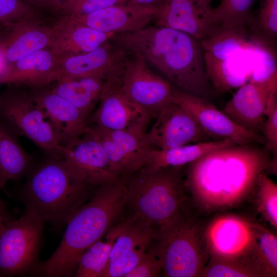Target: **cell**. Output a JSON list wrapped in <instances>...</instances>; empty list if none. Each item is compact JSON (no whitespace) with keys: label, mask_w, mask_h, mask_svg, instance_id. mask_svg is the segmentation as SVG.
<instances>
[{"label":"cell","mask_w":277,"mask_h":277,"mask_svg":"<svg viewBox=\"0 0 277 277\" xmlns=\"http://www.w3.org/2000/svg\"><path fill=\"white\" fill-rule=\"evenodd\" d=\"M272 156L256 145H235L211 151L186 165L184 180L201 214L236 208L254 194L260 175L273 172Z\"/></svg>","instance_id":"cell-1"},{"label":"cell","mask_w":277,"mask_h":277,"mask_svg":"<svg viewBox=\"0 0 277 277\" xmlns=\"http://www.w3.org/2000/svg\"><path fill=\"white\" fill-rule=\"evenodd\" d=\"M111 40L129 53L138 54L179 89L209 101L212 88L207 78L200 41L184 32L145 27L115 33Z\"/></svg>","instance_id":"cell-2"},{"label":"cell","mask_w":277,"mask_h":277,"mask_svg":"<svg viewBox=\"0 0 277 277\" xmlns=\"http://www.w3.org/2000/svg\"><path fill=\"white\" fill-rule=\"evenodd\" d=\"M126 205L124 183L103 185L71 217L58 247L34 275L73 276L82 254L102 238L121 217Z\"/></svg>","instance_id":"cell-3"},{"label":"cell","mask_w":277,"mask_h":277,"mask_svg":"<svg viewBox=\"0 0 277 277\" xmlns=\"http://www.w3.org/2000/svg\"><path fill=\"white\" fill-rule=\"evenodd\" d=\"M50 155L30 173L21 198L25 210L60 227L91 197L97 187L77 179L61 157Z\"/></svg>","instance_id":"cell-4"},{"label":"cell","mask_w":277,"mask_h":277,"mask_svg":"<svg viewBox=\"0 0 277 277\" xmlns=\"http://www.w3.org/2000/svg\"><path fill=\"white\" fill-rule=\"evenodd\" d=\"M184 167H142L124 180L130 217L159 228L195 209L184 180Z\"/></svg>","instance_id":"cell-5"},{"label":"cell","mask_w":277,"mask_h":277,"mask_svg":"<svg viewBox=\"0 0 277 277\" xmlns=\"http://www.w3.org/2000/svg\"><path fill=\"white\" fill-rule=\"evenodd\" d=\"M206 222L194 209L159 227L149 248L161 260L163 276L201 277L209 259Z\"/></svg>","instance_id":"cell-6"},{"label":"cell","mask_w":277,"mask_h":277,"mask_svg":"<svg viewBox=\"0 0 277 277\" xmlns=\"http://www.w3.org/2000/svg\"><path fill=\"white\" fill-rule=\"evenodd\" d=\"M44 223L25 210L18 220L6 224L0 232V276L34 275L41 264Z\"/></svg>","instance_id":"cell-7"},{"label":"cell","mask_w":277,"mask_h":277,"mask_svg":"<svg viewBox=\"0 0 277 277\" xmlns=\"http://www.w3.org/2000/svg\"><path fill=\"white\" fill-rule=\"evenodd\" d=\"M0 117L16 132L53 155L61 145L44 109L33 95L9 89L0 95Z\"/></svg>","instance_id":"cell-8"},{"label":"cell","mask_w":277,"mask_h":277,"mask_svg":"<svg viewBox=\"0 0 277 277\" xmlns=\"http://www.w3.org/2000/svg\"><path fill=\"white\" fill-rule=\"evenodd\" d=\"M99 104L86 126L134 133L147 132L152 116L123 91L121 80L105 82Z\"/></svg>","instance_id":"cell-9"},{"label":"cell","mask_w":277,"mask_h":277,"mask_svg":"<svg viewBox=\"0 0 277 277\" xmlns=\"http://www.w3.org/2000/svg\"><path fill=\"white\" fill-rule=\"evenodd\" d=\"M257 224L229 213L207 221L204 236L209 256L243 262L255 243Z\"/></svg>","instance_id":"cell-10"},{"label":"cell","mask_w":277,"mask_h":277,"mask_svg":"<svg viewBox=\"0 0 277 277\" xmlns=\"http://www.w3.org/2000/svg\"><path fill=\"white\" fill-rule=\"evenodd\" d=\"M58 156L77 179L88 185L124 183L112 169L100 143L86 132L62 145Z\"/></svg>","instance_id":"cell-11"},{"label":"cell","mask_w":277,"mask_h":277,"mask_svg":"<svg viewBox=\"0 0 277 277\" xmlns=\"http://www.w3.org/2000/svg\"><path fill=\"white\" fill-rule=\"evenodd\" d=\"M129 53L110 39L92 51L58 57L56 81L86 77L105 81L122 79Z\"/></svg>","instance_id":"cell-12"},{"label":"cell","mask_w":277,"mask_h":277,"mask_svg":"<svg viewBox=\"0 0 277 277\" xmlns=\"http://www.w3.org/2000/svg\"><path fill=\"white\" fill-rule=\"evenodd\" d=\"M129 54L121 79L122 89L156 118L163 107L173 102L172 84L153 72L140 55Z\"/></svg>","instance_id":"cell-13"},{"label":"cell","mask_w":277,"mask_h":277,"mask_svg":"<svg viewBox=\"0 0 277 277\" xmlns=\"http://www.w3.org/2000/svg\"><path fill=\"white\" fill-rule=\"evenodd\" d=\"M173 102L187 111L208 136L229 138L237 145L265 143L264 136L246 130L205 98L182 91L172 85Z\"/></svg>","instance_id":"cell-14"},{"label":"cell","mask_w":277,"mask_h":277,"mask_svg":"<svg viewBox=\"0 0 277 277\" xmlns=\"http://www.w3.org/2000/svg\"><path fill=\"white\" fill-rule=\"evenodd\" d=\"M87 131L100 143L112 169L123 181L144 167L149 152L155 149L147 142L145 133L109 130L96 126L88 127Z\"/></svg>","instance_id":"cell-15"},{"label":"cell","mask_w":277,"mask_h":277,"mask_svg":"<svg viewBox=\"0 0 277 277\" xmlns=\"http://www.w3.org/2000/svg\"><path fill=\"white\" fill-rule=\"evenodd\" d=\"M157 230V227L132 217L123 221L101 277H125L147 253Z\"/></svg>","instance_id":"cell-16"},{"label":"cell","mask_w":277,"mask_h":277,"mask_svg":"<svg viewBox=\"0 0 277 277\" xmlns=\"http://www.w3.org/2000/svg\"><path fill=\"white\" fill-rule=\"evenodd\" d=\"M145 135L148 144L159 149L206 141L208 136L194 117L173 102L161 109Z\"/></svg>","instance_id":"cell-17"},{"label":"cell","mask_w":277,"mask_h":277,"mask_svg":"<svg viewBox=\"0 0 277 277\" xmlns=\"http://www.w3.org/2000/svg\"><path fill=\"white\" fill-rule=\"evenodd\" d=\"M273 92H277V86L249 81L238 88L224 112L242 128L259 133L263 129L268 97Z\"/></svg>","instance_id":"cell-18"},{"label":"cell","mask_w":277,"mask_h":277,"mask_svg":"<svg viewBox=\"0 0 277 277\" xmlns=\"http://www.w3.org/2000/svg\"><path fill=\"white\" fill-rule=\"evenodd\" d=\"M157 7L127 2L78 16H69L76 21L103 32L134 31L146 27L154 19Z\"/></svg>","instance_id":"cell-19"},{"label":"cell","mask_w":277,"mask_h":277,"mask_svg":"<svg viewBox=\"0 0 277 277\" xmlns=\"http://www.w3.org/2000/svg\"><path fill=\"white\" fill-rule=\"evenodd\" d=\"M154 19L157 26L180 31L199 41L219 28L191 0H166L157 8Z\"/></svg>","instance_id":"cell-20"},{"label":"cell","mask_w":277,"mask_h":277,"mask_svg":"<svg viewBox=\"0 0 277 277\" xmlns=\"http://www.w3.org/2000/svg\"><path fill=\"white\" fill-rule=\"evenodd\" d=\"M114 34L96 30L64 15L50 28L49 47L58 56L83 54L109 41Z\"/></svg>","instance_id":"cell-21"},{"label":"cell","mask_w":277,"mask_h":277,"mask_svg":"<svg viewBox=\"0 0 277 277\" xmlns=\"http://www.w3.org/2000/svg\"><path fill=\"white\" fill-rule=\"evenodd\" d=\"M58 57L50 49L34 52L9 64L0 75V84L42 87L56 81Z\"/></svg>","instance_id":"cell-22"},{"label":"cell","mask_w":277,"mask_h":277,"mask_svg":"<svg viewBox=\"0 0 277 277\" xmlns=\"http://www.w3.org/2000/svg\"><path fill=\"white\" fill-rule=\"evenodd\" d=\"M32 95L46 112L61 146L84 133L87 117L67 100L51 90Z\"/></svg>","instance_id":"cell-23"},{"label":"cell","mask_w":277,"mask_h":277,"mask_svg":"<svg viewBox=\"0 0 277 277\" xmlns=\"http://www.w3.org/2000/svg\"><path fill=\"white\" fill-rule=\"evenodd\" d=\"M254 56L255 52H244L219 60L204 53L207 78L220 93L238 88L249 81Z\"/></svg>","instance_id":"cell-24"},{"label":"cell","mask_w":277,"mask_h":277,"mask_svg":"<svg viewBox=\"0 0 277 277\" xmlns=\"http://www.w3.org/2000/svg\"><path fill=\"white\" fill-rule=\"evenodd\" d=\"M236 145L229 138L204 141L166 149L152 150L143 167L157 169L184 167L219 148Z\"/></svg>","instance_id":"cell-25"},{"label":"cell","mask_w":277,"mask_h":277,"mask_svg":"<svg viewBox=\"0 0 277 277\" xmlns=\"http://www.w3.org/2000/svg\"><path fill=\"white\" fill-rule=\"evenodd\" d=\"M250 35L245 26L219 28L212 35L200 42L204 53L223 60L238 53L254 52L259 37Z\"/></svg>","instance_id":"cell-26"},{"label":"cell","mask_w":277,"mask_h":277,"mask_svg":"<svg viewBox=\"0 0 277 277\" xmlns=\"http://www.w3.org/2000/svg\"><path fill=\"white\" fill-rule=\"evenodd\" d=\"M106 81L94 77L57 81L51 89L78 109L86 117L99 101Z\"/></svg>","instance_id":"cell-27"},{"label":"cell","mask_w":277,"mask_h":277,"mask_svg":"<svg viewBox=\"0 0 277 277\" xmlns=\"http://www.w3.org/2000/svg\"><path fill=\"white\" fill-rule=\"evenodd\" d=\"M22 26H18L11 36L0 45L7 66L49 46L50 28L36 25Z\"/></svg>","instance_id":"cell-28"},{"label":"cell","mask_w":277,"mask_h":277,"mask_svg":"<svg viewBox=\"0 0 277 277\" xmlns=\"http://www.w3.org/2000/svg\"><path fill=\"white\" fill-rule=\"evenodd\" d=\"M31 159L10 131L0 122V180H17L30 170Z\"/></svg>","instance_id":"cell-29"},{"label":"cell","mask_w":277,"mask_h":277,"mask_svg":"<svg viewBox=\"0 0 277 277\" xmlns=\"http://www.w3.org/2000/svg\"><path fill=\"white\" fill-rule=\"evenodd\" d=\"M243 263L258 277H276V235L258 223L255 243Z\"/></svg>","instance_id":"cell-30"},{"label":"cell","mask_w":277,"mask_h":277,"mask_svg":"<svg viewBox=\"0 0 277 277\" xmlns=\"http://www.w3.org/2000/svg\"><path fill=\"white\" fill-rule=\"evenodd\" d=\"M122 225L123 222L112 226L105 235V241L98 240L82 254L73 276L101 277L108 265L113 244Z\"/></svg>","instance_id":"cell-31"},{"label":"cell","mask_w":277,"mask_h":277,"mask_svg":"<svg viewBox=\"0 0 277 277\" xmlns=\"http://www.w3.org/2000/svg\"><path fill=\"white\" fill-rule=\"evenodd\" d=\"M256 1L221 0L217 7L212 9L211 19L221 29L250 26L254 23L252 8Z\"/></svg>","instance_id":"cell-32"},{"label":"cell","mask_w":277,"mask_h":277,"mask_svg":"<svg viewBox=\"0 0 277 277\" xmlns=\"http://www.w3.org/2000/svg\"><path fill=\"white\" fill-rule=\"evenodd\" d=\"M249 81L277 85V65L275 51L267 40L260 37L255 51L254 62Z\"/></svg>","instance_id":"cell-33"},{"label":"cell","mask_w":277,"mask_h":277,"mask_svg":"<svg viewBox=\"0 0 277 277\" xmlns=\"http://www.w3.org/2000/svg\"><path fill=\"white\" fill-rule=\"evenodd\" d=\"M254 193L258 212L276 230L277 185L267 176L266 172L260 175Z\"/></svg>","instance_id":"cell-34"},{"label":"cell","mask_w":277,"mask_h":277,"mask_svg":"<svg viewBox=\"0 0 277 277\" xmlns=\"http://www.w3.org/2000/svg\"><path fill=\"white\" fill-rule=\"evenodd\" d=\"M258 277L240 261L209 256L201 277Z\"/></svg>","instance_id":"cell-35"},{"label":"cell","mask_w":277,"mask_h":277,"mask_svg":"<svg viewBox=\"0 0 277 277\" xmlns=\"http://www.w3.org/2000/svg\"><path fill=\"white\" fill-rule=\"evenodd\" d=\"M127 2V0H67L60 3L55 8L66 15L78 16Z\"/></svg>","instance_id":"cell-36"},{"label":"cell","mask_w":277,"mask_h":277,"mask_svg":"<svg viewBox=\"0 0 277 277\" xmlns=\"http://www.w3.org/2000/svg\"><path fill=\"white\" fill-rule=\"evenodd\" d=\"M276 93H271L265 109L267 117L263 126L266 149L272 154V160L276 161L277 156V97Z\"/></svg>","instance_id":"cell-37"},{"label":"cell","mask_w":277,"mask_h":277,"mask_svg":"<svg viewBox=\"0 0 277 277\" xmlns=\"http://www.w3.org/2000/svg\"><path fill=\"white\" fill-rule=\"evenodd\" d=\"M257 24L266 40L277 36V0H261Z\"/></svg>","instance_id":"cell-38"},{"label":"cell","mask_w":277,"mask_h":277,"mask_svg":"<svg viewBox=\"0 0 277 277\" xmlns=\"http://www.w3.org/2000/svg\"><path fill=\"white\" fill-rule=\"evenodd\" d=\"M30 8L21 0H0V22L13 25L30 15Z\"/></svg>","instance_id":"cell-39"},{"label":"cell","mask_w":277,"mask_h":277,"mask_svg":"<svg viewBox=\"0 0 277 277\" xmlns=\"http://www.w3.org/2000/svg\"><path fill=\"white\" fill-rule=\"evenodd\" d=\"M163 265L155 253L148 248L145 255L125 277H155L162 272Z\"/></svg>","instance_id":"cell-40"},{"label":"cell","mask_w":277,"mask_h":277,"mask_svg":"<svg viewBox=\"0 0 277 277\" xmlns=\"http://www.w3.org/2000/svg\"><path fill=\"white\" fill-rule=\"evenodd\" d=\"M1 181L0 180V189L3 187ZM0 215L3 219L5 223L14 220L12 217L9 211L6 203L0 197Z\"/></svg>","instance_id":"cell-41"},{"label":"cell","mask_w":277,"mask_h":277,"mask_svg":"<svg viewBox=\"0 0 277 277\" xmlns=\"http://www.w3.org/2000/svg\"><path fill=\"white\" fill-rule=\"evenodd\" d=\"M166 0H127L128 2L133 4L158 7L163 4Z\"/></svg>","instance_id":"cell-42"},{"label":"cell","mask_w":277,"mask_h":277,"mask_svg":"<svg viewBox=\"0 0 277 277\" xmlns=\"http://www.w3.org/2000/svg\"><path fill=\"white\" fill-rule=\"evenodd\" d=\"M193 2L201 9L210 16L212 12V8L210 4L212 0H191Z\"/></svg>","instance_id":"cell-43"},{"label":"cell","mask_w":277,"mask_h":277,"mask_svg":"<svg viewBox=\"0 0 277 277\" xmlns=\"http://www.w3.org/2000/svg\"><path fill=\"white\" fill-rule=\"evenodd\" d=\"M7 67V63L6 62L3 51L0 47V75L4 72Z\"/></svg>","instance_id":"cell-44"},{"label":"cell","mask_w":277,"mask_h":277,"mask_svg":"<svg viewBox=\"0 0 277 277\" xmlns=\"http://www.w3.org/2000/svg\"><path fill=\"white\" fill-rule=\"evenodd\" d=\"M47 6H50L55 8L60 3L67 0H35Z\"/></svg>","instance_id":"cell-45"},{"label":"cell","mask_w":277,"mask_h":277,"mask_svg":"<svg viewBox=\"0 0 277 277\" xmlns=\"http://www.w3.org/2000/svg\"><path fill=\"white\" fill-rule=\"evenodd\" d=\"M6 226V223L0 215V232L4 229Z\"/></svg>","instance_id":"cell-46"}]
</instances>
